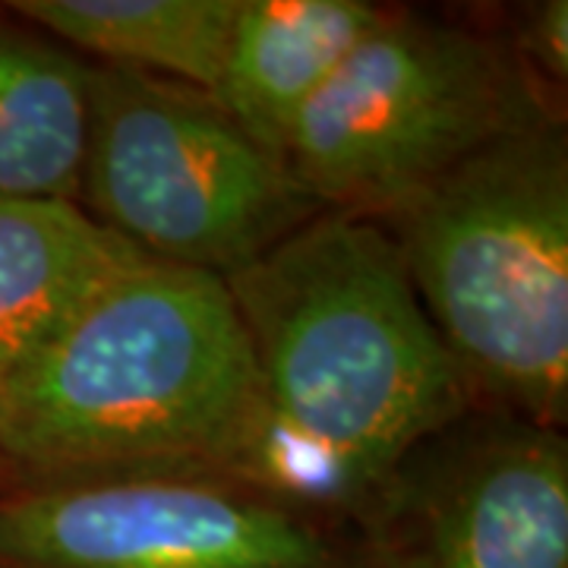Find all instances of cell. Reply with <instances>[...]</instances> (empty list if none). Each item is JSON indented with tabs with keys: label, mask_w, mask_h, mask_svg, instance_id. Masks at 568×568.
Masks as SVG:
<instances>
[{
	"label": "cell",
	"mask_w": 568,
	"mask_h": 568,
	"mask_svg": "<svg viewBox=\"0 0 568 568\" xmlns=\"http://www.w3.org/2000/svg\"><path fill=\"white\" fill-rule=\"evenodd\" d=\"M224 284L260 395L231 477L284 506L347 534L410 448L474 410L379 222L320 212Z\"/></svg>",
	"instance_id": "obj_1"
},
{
	"label": "cell",
	"mask_w": 568,
	"mask_h": 568,
	"mask_svg": "<svg viewBox=\"0 0 568 568\" xmlns=\"http://www.w3.org/2000/svg\"><path fill=\"white\" fill-rule=\"evenodd\" d=\"M7 10L89 63L212 92L237 0H13Z\"/></svg>",
	"instance_id": "obj_11"
},
{
	"label": "cell",
	"mask_w": 568,
	"mask_h": 568,
	"mask_svg": "<svg viewBox=\"0 0 568 568\" xmlns=\"http://www.w3.org/2000/svg\"><path fill=\"white\" fill-rule=\"evenodd\" d=\"M515 63L556 111L566 114L568 95V3L534 0L508 3L499 13H484Z\"/></svg>",
	"instance_id": "obj_12"
},
{
	"label": "cell",
	"mask_w": 568,
	"mask_h": 568,
	"mask_svg": "<svg viewBox=\"0 0 568 568\" xmlns=\"http://www.w3.org/2000/svg\"><path fill=\"white\" fill-rule=\"evenodd\" d=\"M383 10L369 0H237L212 99L284 162L297 118Z\"/></svg>",
	"instance_id": "obj_8"
},
{
	"label": "cell",
	"mask_w": 568,
	"mask_h": 568,
	"mask_svg": "<svg viewBox=\"0 0 568 568\" xmlns=\"http://www.w3.org/2000/svg\"><path fill=\"white\" fill-rule=\"evenodd\" d=\"M0 477H3V470H0Z\"/></svg>",
	"instance_id": "obj_13"
},
{
	"label": "cell",
	"mask_w": 568,
	"mask_h": 568,
	"mask_svg": "<svg viewBox=\"0 0 568 568\" xmlns=\"http://www.w3.org/2000/svg\"><path fill=\"white\" fill-rule=\"evenodd\" d=\"M566 123L484 13L388 7L306 104L284 164L325 212L383 222L452 168Z\"/></svg>",
	"instance_id": "obj_4"
},
{
	"label": "cell",
	"mask_w": 568,
	"mask_h": 568,
	"mask_svg": "<svg viewBox=\"0 0 568 568\" xmlns=\"http://www.w3.org/2000/svg\"><path fill=\"white\" fill-rule=\"evenodd\" d=\"M379 224L470 407L566 429V123L493 142Z\"/></svg>",
	"instance_id": "obj_3"
},
{
	"label": "cell",
	"mask_w": 568,
	"mask_h": 568,
	"mask_svg": "<svg viewBox=\"0 0 568 568\" xmlns=\"http://www.w3.org/2000/svg\"><path fill=\"white\" fill-rule=\"evenodd\" d=\"M140 250L73 203L0 200V386L51 328Z\"/></svg>",
	"instance_id": "obj_10"
},
{
	"label": "cell",
	"mask_w": 568,
	"mask_h": 568,
	"mask_svg": "<svg viewBox=\"0 0 568 568\" xmlns=\"http://www.w3.org/2000/svg\"><path fill=\"white\" fill-rule=\"evenodd\" d=\"M0 568H351L345 530L209 467L0 484Z\"/></svg>",
	"instance_id": "obj_6"
},
{
	"label": "cell",
	"mask_w": 568,
	"mask_h": 568,
	"mask_svg": "<svg viewBox=\"0 0 568 568\" xmlns=\"http://www.w3.org/2000/svg\"><path fill=\"white\" fill-rule=\"evenodd\" d=\"M77 205L145 256L222 278L325 212L212 92L99 63Z\"/></svg>",
	"instance_id": "obj_5"
},
{
	"label": "cell",
	"mask_w": 568,
	"mask_h": 568,
	"mask_svg": "<svg viewBox=\"0 0 568 568\" xmlns=\"http://www.w3.org/2000/svg\"><path fill=\"white\" fill-rule=\"evenodd\" d=\"M256 405V366L222 275L140 253L0 386V470L10 480L123 467L231 474Z\"/></svg>",
	"instance_id": "obj_2"
},
{
	"label": "cell",
	"mask_w": 568,
	"mask_h": 568,
	"mask_svg": "<svg viewBox=\"0 0 568 568\" xmlns=\"http://www.w3.org/2000/svg\"><path fill=\"white\" fill-rule=\"evenodd\" d=\"M351 568H568L566 429L467 410L347 528Z\"/></svg>",
	"instance_id": "obj_7"
},
{
	"label": "cell",
	"mask_w": 568,
	"mask_h": 568,
	"mask_svg": "<svg viewBox=\"0 0 568 568\" xmlns=\"http://www.w3.org/2000/svg\"><path fill=\"white\" fill-rule=\"evenodd\" d=\"M89 70L77 51L0 10V200L77 205Z\"/></svg>",
	"instance_id": "obj_9"
}]
</instances>
